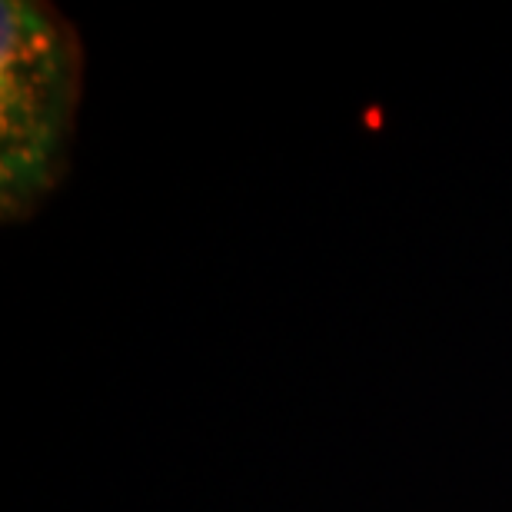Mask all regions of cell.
<instances>
[{
  "mask_svg": "<svg viewBox=\"0 0 512 512\" xmlns=\"http://www.w3.org/2000/svg\"><path fill=\"white\" fill-rule=\"evenodd\" d=\"M84 50L74 24L40 0L0 17V220L24 223L70 173Z\"/></svg>",
  "mask_w": 512,
  "mask_h": 512,
  "instance_id": "obj_1",
  "label": "cell"
}]
</instances>
